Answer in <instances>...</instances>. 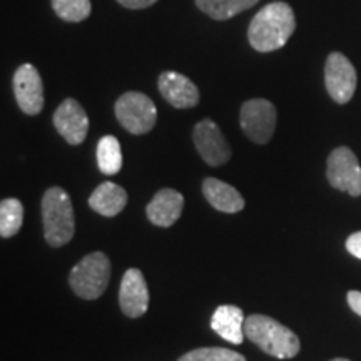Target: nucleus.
Returning <instances> with one entry per match:
<instances>
[{
	"label": "nucleus",
	"instance_id": "6e6552de",
	"mask_svg": "<svg viewBox=\"0 0 361 361\" xmlns=\"http://www.w3.org/2000/svg\"><path fill=\"white\" fill-rule=\"evenodd\" d=\"M356 75L355 66L351 64L350 59L343 56L341 52H331L324 64V85L329 97L338 104H346L355 96Z\"/></svg>",
	"mask_w": 361,
	"mask_h": 361
},
{
	"label": "nucleus",
	"instance_id": "9d476101",
	"mask_svg": "<svg viewBox=\"0 0 361 361\" xmlns=\"http://www.w3.org/2000/svg\"><path fill=\"white\" fill-rule=\"evenodd\" d=\"M13 96L20 111L37 116L44 109V84L39 71L32 64H22L13 74Z\"/></svg>",
	"mask_w": 361,
	"mask_h": 361
},
{
	"label": "nucleus",
	"instance_id": "20e7f679",
	"mask_svg": "<svg viewBox=\"0 0 361 361\" xmlns=\"http://www.w3.org/2000/svg\"><path fill=\"white\" fill-rule=\"evenodd\" d=\"M111 279V261L101 251L90 252L71 271L72 291L82 300H97L107 290Z\"/></svg>",
	"mask_w": 361,
	"mask_h": 361
},
{
	"label": "nucleus",
	"instance_id": "a878e982",
	"mask_svg": "<svg viewBox=\"0 0 361 361\" xmlns=\"http://www.w3.org/2000/svg\"><path fill=\"white\" fill-rule=\"evenodd\" d=\"M331 361H350V360H346V358H335V360H331Z\"/></svg>",
	"mask_w": 361,
	"mask_h": 361
},
{
	"label": "nucleus",
	"instance_id": "f3484780",
	"mask_svg": "<svg viewBox=\"0 0 361 361\" xmlns=\"http://www.w3.org/2000/svg\"><path fill=\"white\" fill-rule=\"evenodd\" d=\"M126 204H128V192L119 184L111 183V180L97 186L89 197L90 209L106 218H114L124 209Z\"/></svg>",
	"mask_w": 361,
	"mask_h": 361
},
{
	"label": "nucleus",
	"instance_id": "423d86ee",
	"mask_svg": "<svg viewBox=\"0 0 361 361\" xmlns=\"http://www.w3.org/2000/svg\"><path fill=\"white\" fill-rule=\"evenodd\" d=\"M276 107L268 99H250L243 104L239 123L243 133L256 144H266L276 129Z\"/></svg>",
	"mask_w": 361,
	"mask_h": 361
},
{
	"label": "nucleus",
	"instance_id": "b1692460",
	"mask_svg": "<svg viewBox=\"0 0 361 361\" xmlns=\"http://www.w3.org/2000/svg\"><path fill=\"white\" fill-rule=\"evenodd\" d=\"M117 2L126 8H130V11H139V8H147L154 6L157 0H117Z\"/></svg>",
	"mask_w": 361,
	"mask_h": 361
},
{
	"label": "nucleus",
	"instance_id": "f8f14e48",
	"mask_svg": "<svg viewBox=\"0 0 361 361\" xmlns=\"http://www.w3.org/2000/svg\"><path fill=\"white\" fill-rule=\"evenodd\" d=\"M161 96L176 109H191L200 104V89L186 75L174 71H166L157 80Z\"/></svg>",
	"mask_w": 361,
	"mask_h": 361
},
{
	"label": "nucleus",
	"instance_id": "aec40b11",
	"mask_svg": "<svg viewBox=\"0 0 361 361\" xmlns=\"http://www.w3.org/2000/svg\"><path fill=\"white\" fill-rule=\"evenodd\" d=\"M24 221V206L16 197L0 202V236L11 238L20 231Z\"/></svg>",
	"mask_w": 361,
	"mask_h": 361
},
{
	"label": "nucleus",
	"instance_id": "39448f33",
	"mask_svg": "<svg viewBox=\"0 0 361 361\" xmlns=\"http://www.w3.org/2000/svg\"><path fill=\"white\" fill-rule=\"evenodd\" d=\"M116 117L119 124L134 135L147 134L156 126L157 109L151 97L142 92H126L116 102Z\"/></svg>",
	"mask_w": 361,
	"mask_h": 361
},
{
	"label": "nucleus",
	"instance_id": "9b49d317",
	"mask_svg": "<svg viewBox=\"0 0 361 361\" xmlns=\"http://www.w3.org/2000/svg\"><path fill=\"white\" fill-rule=\"evenodd\" d=\"M54 126L57 133L66 139L71 146H79L85 141L89 133V117L84 107L75 99H66L57 111L54 112Z\"/></svg>",
	"mask_w": 361,
	"mask_h": 361
},
{
	"label": "nucleus",
	"instance_id": "1a4fd4ad",
	"mask_svg": "<svg viewBox=\"0 0 361 361\" xmlns=\"http://www.w3.org/2000/svg\"><path fill=\"white\" fill-rule=\"evenodd\" d=\"M194 146L202 157V161L209 166H223L231 159L233 149L226 141L218 124L211 119H204L194 128Z\"/></svg>",
	"mask_w": 361,
	"mask_h": 361
},
{
	"label": "nucleus",
	"instance_id": "f03ea898",
	"mask_svg": "<svg viewBox=\"0 0 361 361\" xmlns=\"http://www.w3.org/2000/svg\"><path fill=\"white\" fill-rule=\"evenodd\" d=\"M245 335L274 358L290 360L300 353L301 343L290 328L264 314H251L245 322Z\"/></svg>",
	"mask_w": 361,
	"mask_h": 361
},
{
	"label": "nucleus",
	"instance_id": "0eeeda50",
	"mask_svg": "<svg viewBox=\"0 0 361 361\" xmlns=\"http://www.w3.org/2000/svg\"><path fill=\"white\" fill-rule=\"evenodd\" d=\"M326 176L335 189L348 192L353 197L361 196V166L350 147H336L329 154Z\"/></svg>",
	"mask_w": 361,
	"mask_h": 361
},
{
	"label": "nucleus",
	"instance_id": "412c9836",
	"mask_svg": "<svg viewBox=\"0 0 361 361\" xmlns=\"http://www.w3.org/2000/svg\"><path fill=\"white\" fill-rule=\"evenodd\" d=\"M59 19L66 22H82L92 12L90 0H51Z\"/></svg>",
	"mask_w": 361,
	"mask_h": 361
},
{
	"label": "nucleus",
	"instance_id": "dca6fc26",
	"mask_svg": "<svg viewBox=\"0 0 361 361\" xmlns=\"http://www.w3.org/2000/svg\"><path fill=\"white\" fill-rule=\"evenodd\" d=\"M202 192L209 204L221 213H239L245 207V197L239 194L236 188L229 186L224 180L216 178H206L202 183Z\"/></svg>",
	"mask_w": 361,
	"mask_h": 361
},
{
	"label": "nucleus",
	"instance_id": "4468645a",
	"mask_svg": "<svg viewBox=\"0 0 361 361\" xmlns=\"http://www.w3.org/2000/svg\"><path fill=\"white\" fill-rule=\"evenodd\" d=\"M184 207L183 194L176 189L166 188L152 197L146 207V214L152 224L159 228H169L180 218Z\"/></svg>",
	"mask_w": 361,
	"mask_h": 361
},
{
	"label": "nucleus",
	"instance_id": "7ed1b4c3",
	"mask_svg": "<svg viewBox=\"0 0 361 361\" xmlns=\"http://www.w3.org/2000/svg\"><path fill=\"white\" fill-rule=\"evenodd\" d=\"M42 223L47 245L61 247L74 238V207L71 196L62 188H51L45 191L42 197Z\"/></svg>",
	"mask_w": 361,
	"mask_h": 361
},
{
	"label": "nucleus",
	"instance_id": "6ab92c4d",
	"mask_svg": "<svg viewBox=\"0 0 361 361\" xmlns=\"http://www.w3.org/2000/svg\"><path fill=\"white\" fill-rule=\"evenodd\" d=\"M97 166L106 176H114L123 168V151L114 135H104L99 141Z\"/></svg>",
	"mask_w": 361,
	"mask_h": 361
},
{
	"label": "nucleus",
	"instance_id": "2eb2a0df",
	"mask_svg": "<svg viewBox=\"0 0 361 361\" xmlns=\"http://www.w3.org/2000/svg\"><path fill=\"white\" fill-rule=\"evenodd\" d=\"M245 313L234 305H223L214 311L211 318V328L226 341L241 345L245 340Z\"/></svg>",
	"mask_w": 361,
	"mask_h": 361
},
{
	"label": "nucleus",
	"instance_id": "f257e3e1",
	"mask_svg": "<svg viewBox=\"0 0 361 361\" xmlns=\"http://www.w3.org/2000/svg\"><path fill=\"white\" fill-rule=\"evenodd\" d=\"M296 29V17L290 4L271 2L252 17L247 40L258 52H274L286 45Z\"/></svg>",
	"mask_w": 361,
	"mask_h": 361
},
{
	"label": "nucleus",
	"instance_id": "393cba45",
	"mask_svg": "<svg viewBox=\"0 0 361 361\" xmlns=\"http://www.w3.org/2000/svg\"><path fill=\"white\" fill-rule=\"evenodd\" d=\"M346 300H348L350 308L353 310L356 314L361 316V291H350Z\"/></svg>",
	"mask_w": 361,
	"mask_h": 361
},
{
	"label": "nucleus",
	"instance_id": "ddd939ff",
	"mask_svg": "<svg viewBox=\"0 0 361 361\" xmlns=\"http://www.w3.org/2000/svg\"><path fill=\"white\" fill-rule=\"evenodd\" d=\"M121 310L129 318H139L146 314L149 306V290L144 274L139 269L130 268L124 273L119 288Z\"/></svg>",
	"mask_w": 361,
	"mask_h": 361
},
{
	"label": "nucleus",
	"instance_id": "a211bd4d",
	"mask_svg": "<svg viewBox=\"0 0 361 361\" xmlns=\"http://www.w3.org/2000/svg\"><path fill=\"white\" fill-rule=\"evenodd\" d=\"M197 8L214 20H228L255 7L259 0H194Z\"/></svg>",
	"mask_w": 361,
	"mask_h": 361
},
{
	"label": "nucleus",
	"instance_id": "5701e85b",
	"mask_svg": "<svg viewBox=\"0 0 361 361\" xmlns=\"http://www.w3.org/2000/svg\"><path fill=\"white\" fill-rule=\"evenodd\" d=\"M346 250H348L350 255H353L355 258L361 259V231L351 234V236L346 239Z\"/></svg>",
	"mask_w": 361,
	"mask_h": 361
},
{
	"label": "nucleus",
	"instance_id": "4be33fe9",
	"mask_svg": "<svg viewBox=\"0 0 361 361\" xmlns=\"http://www.w3.org/2000/svg\"><path fill=\"white\" fill-rule=\"evenodd\" d=\"M178 361H246V358L226 348H197L188 351Z\"/></svg>",
	"mask_w": 361,
	"mask_h": 361
}]
</instances>
